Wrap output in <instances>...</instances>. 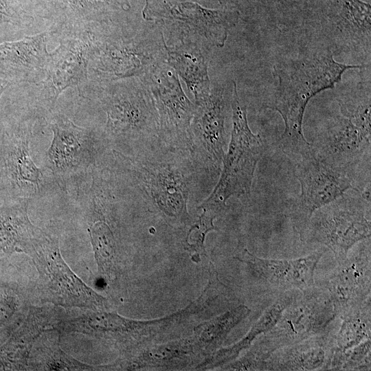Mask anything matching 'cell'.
<instances>
[{
    "mask_svg": "<svg viewBox=\"0 0 371 371\" xmlns=\"http://www.w3.org/2000/svg\"><path fill=\"white\" fill-rule=\"evenodd\" d=\"M131 187L146 206L177 225H190L188 203L198 175L189 150L157 147L133 156L116 152Z\"/></svg>",
    "mask_w": 371,
    "mask_h": 371,
    "instance_id": "2",
    "label": "cell"
},
{
    "mask_svg": "<svg viewBox=\"0 0 371 371\" xmlns=\"http://www.w3.org/2000/svg\"><path fill=\"white\" fill-rule=\"evenodd\" d=\"M207 45L192 36H181L174 44L166 45V63L184 80L194 99L207 93L211 87Z\"/></svg>",
    "mask_w": 371,
    "mask_h": 371,
    "instance_id": "22",
    "label": "cell"
},
{
    "mask_svg": "<svg viewBox=\"0 0 371 371\" xmlns=\"http://www.w3.org/2000/svg\"><path fill=\"white\" fill-rule=\"evenodd\" d=\"M94 69L106 82L142 77L166 61V43L156 27L139 30L133 36L109 33L93 50Z\"/></svg>",
    "mask_w": 371,
    "mask_h": 371,
    "instance_id": "9",
    "label": "cell"
},
{
    "mask_svg": "<svg viewBox=\"0 0 371 371\" xmlns=\"http://www.w3.org/2000/svg\"><path fill=\"white\" fill-rule=\"evenodd\" d=\"M325 275L319 287L327 293L337 317L361 306L371 293L370 238Z\"/></svg>",
    "mask_w": 371,
    "mask_h": 371,
    "instance_id": "14",
    "label": "cell"
},
{
    "mask_svg": "<svg viewBox=\"0 0 371 371\" xmlns=\"http://www.w3.org/2000/svg\"><path fill=\"white\" fill-rule=\"evenodd\" d=\"M250 313L247 306L240 304L198 326L195 333L196 344L206 353L212 355L223 344L231 330Z\"/></svg>",
    "mask_w": 371,
    "mask_h": 371,
    "instance_id": "27",
    "label": "cell"
},
{
    "mask_svg": "<svg viewBox=\"0 0 371 371\" xmlns=\"http://www.w3.org/2000/svg\"><path fill=\"white\" fill-rule=\"evenodd\" d=\"M47 33L0 43V80L10 85L30 81L44 72L50 53Z\"/></svg>",
    "mask_w": 371,
    "mask_h": 371,
    "instance_id": "19",
    "label": "cell"
},
{
    "mask_svg": "<svg viewBox=\"0 0 371 371\" xmlns=\"http://www.w3.org/2000/svg\"><path fill=\"white\" fill-rule=\"evenodd\" d=\"M322 254V251L317 250L293 260L266 259L244 249L235 258L246 264L263 282L282 293L312 288L315 285V268Z\"/></svg>",
    "mask_w": 371,
    "mask_h": 371,
    "instance_id": "17",
    "label": "cell"
},
{
    "mask_svg": "<svg viewBox=\"0 0 371 371\" xmlns=\"http://www.w3.org/2000/svg\"><path fill=\"white\" fill-rule=\"evenodd\" d=\"M337 318L332 303L319 286L300 291L268 332L252 346L266 360L276 350L329 331Z\"/></svg>",
    "mask_w": 371,
    "mask_h": 371,
    "instance_id": "10",
    "label": "cell"
},
{
    "mask_svg": "<svg viewBox=\"0 0 371 371\" xmlns=\"http://www.w3.org/2000/svg\"><path fill=\"white\" fill-rule=\"evenodd\" d=\"M30 131L24 124L6 131L0 139V175L11 197H27L42 182L41 170L30 151Z\"/></svg>",
    "mask_w": 371,
    "mask_h": 371,
    "instance_id": "16",
    "label": "cell"
},
{
    "mask_svg": "<svg viewBox=\"0 0 371 371\" xmlns=\"http://www.w3.org/2000/svg\"><path fill=\"white\" fill-rule=\"evenodd\" d=\"M232 109L231 138L220 177L212 193L203 201L221 211L230 197L250 193L256 168L265 149L260 135L252 133L249 128L247 106L238 95L234 81Z\"/></svg>",
    "mask_w": 371,
    "mask_h": 371,
    "instance_id": "7",
    "label": "cell"
},
{
    "mask_svg": "<svg viewBox=\"0 0 371 371\" xmlns=\"http://www.w3.org/2000/svg\"><path fill=\"white\" fill-rule=\"evenodd\" d=\"M295 294L291 291L282 292L253 324L249 332L239 341L231 346L221 348L210 355L202 364L201 368H212L222 366L234 360L244 350L251 347L253 341L261 334L270 330L280 317L283 311L292 301Z\"/></svg>",
    "mask_w": 371,
    "mask_h": 371,
    "instance_id": "25",
    "label": "cell"
},
{
    "mask_svg": "<svg viewBox=\"0 0 371 371\" xmlns=\"http://www.w3.org/2000/svg\"><path fill=\"white\" fill-rule=\"evenodd\" d=\"M250 21L269 30L300 34L315 0H243Z\"/></svg>",
    "mask_w": 371,
    "mask_h": 371,
    "instance_id": "23",
    "label": "cell"
},
{
    "mask_svg": "<svg viewBox=\"0 0 371 371\" xmlns=\"http://www.w3.org/2000/svg\"><path fill=\"white\" fill-rule=\"evenodd\" d=\"M19 15L12 0H0V25L4 23H17Z\"/></svg>",
    "mask_w": 371,
    "mask_h": 371,
    "instance_id": "31",
    "label": "cell"
},
{
    "mask_svg": "<svg viewBox=\"0 0 371 371\" xmlns=\"http://www.w3.org/2000/svg\"><path fill=\"white\" fill-rule=\"evenodd\" d=\"M295 175L301 193L289 216L297 233L316 210L348 190L359 191L350 173L318 157L313 148L297 159Z\"/></svg>",
    "mask_w": 371,
    "mask_h": 371,
    "instance_id": "12",
    "label": "cell"
},
{
    "mask_svg": "<svg viewBox=\"0 0 371 371\" xmlns=\"http://www.w3.org/2000/svg\"><path fill=\"white\" fill-rule=\"evenodd\" d=\"M10 86L9 84L6 83L5 82H3L0 80V98L5 89Z\"/></svg>",
    "mask_w": 371,
    "mask_h": 371,
    "instance_id": "32",
    "label": "cell"
},
{
    "mask_svg": "<svg viewBox=\"0 0 371 371\" xmlns=\"http://www.w3.org/2000/svg\"><path fill=\"white\" fill-rule=\"evenodd\" d=\"M51 144L46 152V166L54 175L66 177L89 168L95 161L99 146L92 133L67 117H54Z\"/></svg>",
    "mask_w": 371,
    "mask_h": 371,
    "instance_id": "15",
    "label": "cell"
},
{
    "mask_svg": "<svg viewBox=\"0 0 371 371\" xmlns=\"http://www.w3.org/2000/svg\"><path fill=\"white\" fill-rule=\"evenodd\" d=\"M370 188L345 192L316 210L298 232L300 240L328 247L338 263L357 243L370 238Z\"/></svg>",
    "mask_w": 371,
    "mask_h": 371,
    "instance_id": "6",
    "label": "cell"
},
{
    "mask_svg": "<svg viewBox=\"0 0 371 371\" xmlns=\"http://www.w3.org/2000/svg\"><path fill=\"white\" fill-rule=\"evenodd\" d=\"M168 20H174L171 32L178 38L192 36L204 41L209 45L223 47L229 30L237 23L238 14L227 10H210L197 5L186 8L185 5L173 8L170 14H164ZM169 31V30H168Z\"/></svg>",
    "mask_w": 371,
    "mask_h": 371,
    "instance_id": "18",
    "label": "cell"
},
{
    "mask_svg": "<svg viewBox=\"0 0 371 371\" xmlns=\"http://www.w3.org/2000/svg\"><path fill=\"white\" fill-rule=\"evenodd\" d=\"M300 34L316 40L334 56L347 54L370 65L371 8L361 0H315Z\"/></svg>",
    "mask_w": 371,
    "mask_h": 371,
    "instance_id": "5",
    "label": "cell"
},
{
    "mask_svg": "<svg viewBox=\"0 0 371 371\" xmlns=\"http://www.w3.org/2000/svg\"><path fill=\"white\" fill-rule=\"evenodd\" d=\"M371 339L367 338L341 356L339 370H370Z\"/></svg>",
    "mask_w": 371,
    "mask_h": 371,
    "instance_id": "29",
    "label": "cell"
},
{
    "mask_svg": "<svg viewBox=\"0 0 371 371\" xmlns=\"http://www.w3.org/2000/svg\"><path fill=\"white\" fill-rule=\"evenodd\" d=\"M370 304V297L361 306L340 317L342 322L339 331L334 336L330 370H339L343 354L371 337Z\"/></svg>",
    "mask_w": 371,
    "mask_h": 371,
    "instance_id": "26",
    "label": "cell"
},
{
    "mask_svg": "<svg viewBox=\"0 0 371 371\" xmlns=\"http://www.w3.org/2000/svg\"><path fill=\"white\" fill-rule=\"evenodd\" d=\"M93 49L91 45L86 47L82 41L71 38L63 41L50 53L45 71L52 102L65 89L85 79Z\"/></svg>",
    "mask_w": 371,
    "mask_h": 371,
    "instance_id": "20",
    "label": "cell"
},
{
    "mask_svg": "<svg viewBox=\"0 0 371 371\" xmlns=\"http://www.w3.org/2000/svg\"><path fill=\"white\" fill-rule=\"evenodd\" d=\"M363 71L357 85L338 97L339 113L328 121L311 144L318 157L352 177L356 167L370 160V67Z\"/></svg>",
    "mask_w": 371,
    "mask_h": 371,
    "instance_id": "4",
    "label": "cell"
},
{
    "mask_svg": "<svg viewBox=\"0 0 371 371\" xmlns=\"http://www.w3.org/2000/svg\"><path fill=\"white\" fill-rule=\"evenodd\" d=\"M333 352L329 330L275 350L266 360L267 370H328Z\"/></svg>",
    "mask_w": 371,
    "mask_h": 371,
    "instance_id": "21",
    "label": "cell"
},
{
    "mask_svg": "<svg viewBox=\"0 0 371 371\" xmlns=\"http://www.w3.org/2000/svg\"><path fill=\"white\" fill-rule=\"evenodd\" d=\"M249 349V348H248ZM226 370H267L266 360L252 348L240 359L223 366Z\"/></svg>",
    "mask_w": 371,
    "mask_h": 371,
    "instance_id": "30",
    "label": "cell"
},
{
    "mask_svg": "<svg viewBox=\"0 0 371 371\" xmlns=\"http://www.w3.org/2000/svg\"><path fill=\"white\" fill-rule=\"evenodd\" d=\"M28 197L8 198L0 206V251L32 254L41 229L28 218Z\"/></svg>",
    "mask_w": 371,
    "mask_h": 371,
    "instance_id": "24",
    "label": "cell"
},
{
    "mask_svg": "<svg viewBox=\"0 0 371 371\" xmlns=\"http://www.w3.org/2000/svg\"><path fill=\"white\" fill-rule=\"evenodd\" d=\"M101 98L106 115L105 138L120 153L133 156L161 142L154 99L142 77L108 82Z\"/></svg>",
    "mask_w": 371,
    "mask_h": 371,
    "instance_id": "3",
    "label": "cell"
},
{
    "mask_svg": "<svg viewBox=\"0 0 371 371\" xmlns=\"http://www.w3.org/2000/svg\"><path fill=\"white\" fill-rule=\"evenodd\" d=\"M142 78L154 99L161 143L170 148L190 152L189 129L194 104L185 94L177 74L164 61Z\"/></svg>",
    "mask_w": 371,
    "mask_h": 371,
    "instance_id": "13",
    "label": "cell"
},
{
    "mask_svg": "<svg viewBox=\"0 0 371 371\" xmlns=\"http://www.w3.org/2000/svg\"><path fill=\"white\" fill-rule=\"evenodd\" d=\"M233 87L211 84L210 91L194 99L189 136L190 154L199 170L210 179L221 174L227 147V124L232 119Z\"/></svg>",
    "mask_w": 371,
    "mask_h": 371,
    "instance_id": "8",
    "label": "cell"
},
{
    "mask_svg": "<svg viewBox=\"0 0 371 371\" xmlns=\"http://www.w3.org/2000/svg\"><path fill=\"white\" fill-rule=\"evenodd\" d=\"M297 36V43L275 60L272 74L278 82L268 91L262 106L282 116L284 129L278 141L280 148L298 159L312 150L302 128L304 112L311 99L322 91L334 88L346 71L370 65L339 63L324 44L303 34Z\"/></svg>",
    "mask_w": 371,
    "mask_h": 371,
    "instance_id": "1",
    "label": "cell"
},
{
    "mask_svg": "<svg viewBox=\"0 0 371 371\" xmlns=\"http://www.w3.org/2000/svg\"><path fill=\"white\" fill-rule=\"evenodd\" d=\"M30 256L39 271L43 300L63 306L105 307L106 300L87 286L65 262L57 238L42 230Z\"/></svg>",
    "mask_w": 371,
    "mask_h": 371,
    "instance_id": "11",
    "label": "cell"
},
{
    "mask_svg": "<svg viewBox=\"0 0 371 371\" xmlns=\"http://www.w3.org/2000/svg\"><path fill=\"white\" fill-rule=\"evenodd\" d=\"M199 208L202 209V212L198 221L190 226L183 242L184 249L195 262H199L201 256H206L204 245L206 235L210 231L218 230L214 221L222 212L204 203Z\"/></svg>",
    "mask_w": 371,
    "mask_h": 371,
    "instance_id": "28",
    "label": "cell"
}]
</instances>
